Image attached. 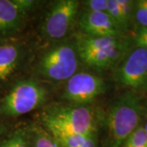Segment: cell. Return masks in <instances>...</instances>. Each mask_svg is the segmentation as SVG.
<instances>
[{
    "instance_id": "1",
    "label": "cell",
    "mask_w": 147,
    "mask_h": 147,
    "mask_svg": "<svg viewBox=\"0 0 147 147\" xmlns=\"http://www.w3.org/2000/svg\"><path fill=\"white\" fill-rule=\"evenodd\" d=\"M145 115L142 96L128 90L109 106L103 119V147H122L137 129Z\"/></svg>"
},
{
    "instance_id": "2",
    "label": "cell",
    "mask_w": 147,
    "mask_h": 147,
    "mask_svg": "<svg viewBox=\"0 0 147 147\" xmlns=\"http://www.w3.org/2000/svg\"><path fill=\"white\" fill-rule=\"evenodd\" d=\"M74 43L80 61L96 71L115 69L130 49V42L123 36L92 37L79 33Z\"/></svg>"
},
{
    "instance_id": "3",
    "label": "cell",
    "mask_w": 147,
    "mask_h": 147,
    "mask_svg": "<svg viewBox=\"0 0 147 147\" xmlns=\"http://www.w3.org/2000/svg\"><path fill=\"white\" fill-rule=\"evenodd\" d=\"M41 121L54 137L97 133L94 112L88 105H53L42 112Z\"/></svg>"
},
{
    "instance_id": "4",
    "label": "cell",
    "mask_w": 147,
    "mask_h": 147,
    "mask_svg": "<svg viewBox=\"0 0 147 147\" xmlns=\"http://www.w3.org/2000/svg\"><path fill=\"white\" fill-rule=\"evenodd\" d=\"M79 62L74 41L63 39L42 52L34 69L40 79L52 82H63L77 73Z\"/></svg>"
},
{
    "instance_id": "5",
    "label": "cell",
    "mask_w": 147,
    "mask_h": 147,
    "mask_svg": "<svg viewBox=\"0 0 147 147\" xmlns=\"http://www.w3.org/2000/svg\"><path fill=\"white\" fill-rule=\"evenodd\" d=\"M45 87L34 79H21L13 84L0 99V115L16 118L42 106L47 100Z\"/></svg>"
},
{
    "instance_id": "6",
    "label": "cell",
    "mask_w": 147,
    "mask_h": 147,
    "mask_svg": "<svg viewBox=\"0 0 147 147\" xmlns=\"http://www.w3.org/2000/svg\"><path fill=\"white\" fill-rule=\"evenodd\" d=\"M80 2L77 0L55 1L48 8L42 21L43 35L53 41H61L76 23Z\"/></svg>"
},
{
    "instance_id": "7",
    "label": "cell",
    "mask_w": 147,
    "mask_h": 147,
    "mask_svg": "<svg viewBox=\"0 0 147 147\" xmlns=\"http://www.w3.org/2000/svg\"><path fill=\"white\" fill-rule=\"evenodd\" d=\"M116 83L139 92L147 89V51L137 47L115 68Z\"/></svg>"
},
{
    "instance_id": "8",
    "label": "cell",
    "mask_w": 147,
    "mask_h": 147,
    "mask_svg": "<svg viewBox=\"0 0 147 147\" xmlns=\"http://www.w3.org/2000/svg\"><path fill=\"white\" fill-rule=\"evenodd\" d=\"M106 90L105 81L89 72H77L65 81L62 96L75 105H87Z\"/></svg>"
},
{
    "instance_id": "9",
    "label": "cell",
    "mask_w": 147,
    "mask_h": 147,
    "mask_svg": "<svg viewBox=\"0 0 147 147\" xmlns=\"http://www.w3.org/2000/svg\"><path fill=\"white\" fill-rule=\"evenodd\" d=\"M32 0H0V40L13 38L36 5Z\"/></svg>"
},
{
    "instance_id": "10",
    "label": "cell",
    "mask_w": 147,
    "mask_h": 147,
    "mask_svg": "<svg viewBox=\"0 0 147 147\" xmlns=\"http://www.w3.org/2000/svg\"><path fill=\"white\" fill-rule=\"evenodd\" d=\"M76 23L79 33L92 37H122L123 31L106 12L79 11Z\"/></svg>"
},
{
    "instance_id": "11",
    "label": "cell",
    "mask_w": 147,
    "mask_h": 147,
    "mask_svg": "<svg viewBox=\"0 0 147 147\" xmlns=\"http://www.w3.org/2000/svg\"><path fill=\"white\" fill-rule=\"evenodd\" d=\"M26 57L23 43L13 38L0 40V89L13 79Z\"/></svg>"
},
{
    "instance_id": "12",
    "label": "cell",
    "mask_w": 147,
    "mask_h": 147,
    "mask_svg": "<svg viewBox=\"0 0 147 147\" xmlns=\"http://www.w3.org/2000/svg\"><path fill=\"white\" fill-rule=\"evenodd\" d=\"M135 2L131 0H109L106 13L123 31L134 18Z\"/></svg>"
},
{
    "instance_id": "13",
    "label": "cell",
    "mask_w": 147,
    "mask_h": 147,
    "mask_svg": "<svg viewBox=\"0 0 147 147\" xmlns=\"http://www.w3.org/2000/svg\"><path fill=\"white\" fill-rule=\"evenodd\" d=\"M28 131L33 147H61L57 139L42 126L33 125Z\"/></svg>"
},
{
    "instance_id": "14",
    "label": "cell",
    "mask_w": 147,
    "mask_h": 147,
    "mask_svg": "<svg viewBox=\"0 0 147 147\" xmlns=\"http://www.w3.org/2000/svg\"><path fill=\"white\" fill-rule=\"evenodd\" d=\"M0 147H30L28 128L20 127L1 134Z\"/></svg>"
},
{
    "instance_id": "15",
    "label": "cell",
    "mask_w": 147,
    "mask_h": 147,
    "mask_svg": "<svg viewBox=\"0 0 147 147\" xmlns=\"http://www.w3.org/2000/svg\"><path fill=\"white\" fill-rule=\"evenodd\" d=\"M56 138L61 147H98L97 133L88 136H61Z\"/></svg>"
},
{
    "instance_id": "16",
    "label": "cell",
    "mask_w": 147,
    "mask_h": 147,
    "mask_svg": "<svg viewBox=\"0 0 147 147\" xmlns=\"http://www.w3.org/2000/svg\"><path fill=\"white\" fill-rule=\"evenodd\" d=\"M122 147H147V131L144 127H138L127 138Z\"/></svg>"
},
{
    "instance_id": "17",
    "label": "cell",
    "mask_w": 147,
    "mask_h": 147,
    "mask_svg": "<svg viewBox=\"0 0 147 147\" xmlns=\"http://www.w3.org/2000/svg\"><path fill=\"white\" fill-rule=\"evenodd\" d=\"M134 18L140 25V27L147 26V0L135 2Z\"/></svg>"
},
{
    "instance_id": "18",
    "label": "cell",
    "mask_w": 147,
    "mask_h": 147,
    "mask_svg": "<svg viewBox=\"0 0 147 147\" xmlns=\"http://www.w3.org/2000/svg\"><path fill=\"white\" fill-rule=\"evenodd\" d=\"M109 0H87L80 2V5L84 7L83 9L92 11L105 12L108 7Z\"/></svg>"
},
{
    "instance_id": "19",
    "label": "cell",
    "mask_w": 147,
    "mask_h": 147,
    "mask_svg": "<svg viewBox=\"0 0 147 147\" xmlns=\"http://www.w3.org/2000/svg\"><path fill=\"white\" fill-rule=\"evenodd\" d=\"M134 42L137 47L147 51V26L139 27L134 37Z\"/></svg>"
},
{
    "instance_id": "20",
    "label": "cell",
    "mask_w": 147,
    "mask_h": 147,
    "mask_svg": "<svg viewBox=\"0 0 147 147\" xmlns=\"http://www.w3.org/2000/svg\"><path fill=\"white\" fill-rule=\"evenodd\" d=\"M143 127H144V128H145L147 131V115H146V123H145V125H144Z\"/></svg>"
},
{
    "instance_id": "21",
    "label": "cell",
    "mask_w": 147,
    "mask_h": 147,
    "mask_svg": "<svg viewBox=\"0 0 147 147\" xmlns=\"http://www.w3.org/2000/svg\"><path fill=\"white\" fill-rule=\"evenodd\" d=\"M1 134H2V133H0V135H1Z\"/></svg>"
}]
</instances>
